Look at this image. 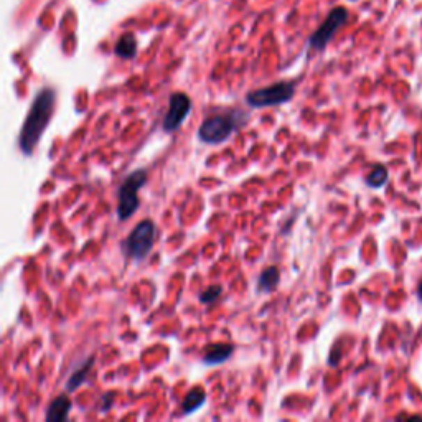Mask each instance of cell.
<instances>
[{
    "label": "cell",
    "instance_id": "obj_14",
    "mask_svg": "<svg viewBox=\"0 0 422 422\" xmlns=\"http://www.w3.org/2000/svg\"><path fill=\"white\" fill-rule=\"evenodd\" d=\"M386 182H388V170H386L383 165H376V167L371 170V173L366 177L368 187L371 188L383 187Z\"/></svg>",
    "mask_w": 422,
    "mask_h": 422
},
{
    "label": "cell",
    "instance_id": "obj_1",
    "mask_svg": "<svg viewBox=\"0 0 422 422\" xmlns=\"http://www.w3.org/2000/svg\"><path fill=\"white\" fill-rule=\"evenodd\" d=\"M55 104L56 93L53 88H43L35 96L19 136V147L24 155H31L33 150L37 149L43 132L50 125L52 116L55 112Z\"/></svg>",
    "mask_w": 422,
    "mask_h": 422
},
{
    "label": "cell",
    "instance_id": "obj_13",
    "mask_svg": "<svg viewBox=\"0 0 422 422\" xmlns=\"http://www.w3.org/2000/svg\"><path fill=\"white\" fill-rule=\"evenodd\" d=\"M206 403V393L203 388H193L190 393L187 394L185 401L182 404V411L185 416L193 414L195 411H198L201 406Z\"/></svg>",
    "mask_w": 422,
    "mask_h": 422
},
{
    "label": "cell",
    "instance_id": "obj_10",
    "mask_svg": "<svg viewBox=\"0 0 422 422\" xmlns=\"http://www.w3.org/2000/svg\"><path fill=\"white\" fill-rule=\"evenodd\" d=\"M114 55L123 58V60H132L137 55V38L136 35L127 31L118 40L114 47Z\"/></svg>",
    "mask_w": 422,
    "mask_h": 422
},
{
    "label": "cell",
    "instance_id": "obj_6",
    "mask_svg": "<svg viewBox=\"0 0 422 422\" xmlns=\"http://www.w3.org/2000/svg\"><path fill=\"white\" fill-rule=\"evenodd\" d=\"M348 20V10L345 7H336L331 10L327 19L323 20V24L313 31L308 38V48L317 52H323L327 48V45L330 43V40L335 37V33L342 26L347 24Z\"/></svg>",
    "mask_w": 422,
    "mask_h": 422
},
{
    "label": "cell",
    "instance_id": "obj_3",
    "mask_svg": "<svg viewBox=\"0 0 422 422\" xmlns=\"http://www.w3.org/2000/svg\"><path fill=\"white\" fill-rule=\"evenodd\" d=\"M147 182V170L137 169L134 170L124 178L120 183L118 192V218L120 221H127L129 218L134 217V213L141 206V200H139V192L146 185Z\"/></svg>",
    "mask_w": 422,
    "mask_h": 422
},
{
    "label": "cell",
    "instance_id": "obj_5",
    "mask_svg": "<svg viewBox=\"0 0 422 422\" xmlns=\"http://www.w3.org/2000/svg\"><path fill=\"white\" fill-rule=\"evenodd\" d=\"M295 94V83L290 81H281V83L271 84L267 88L256 89L253 93H248L246 96V104L253 109H263V107L281 106L289 102Z\"/></svg>",
    "mask_w": 422,
    "mask_h": 422
},
{
    "label": "cell",
    "instance_id": "obj_12",
    "mask_svg": "<svg viewBox=\"0 0 422 422\" xmlns=\"http://www.w3.org/2000/svg\"><path fill=\"white\" fill-rule=\"evenodd\" d=\"M281 281V271L277 266H269L259 274L258 279V290L259 292H272L279 286Z\"/></svg>",
    "mask_w": 422,
    "mask_h": 422
},
{
    "label": "cell",
    "instance_id": "obj_15",
    "mask_svg": "<svg viewBox=\"0 0 422 422\" xmlns=\"http://www.w3.org/2000/svg\"><path fill=\"white\" fill-rule=\"evenodd\" d=\"M221 294H223V287L221 286L208 287V289H206L203 294L200 295V300H201V304H206V305L214 304L219 297H221Z\"/></svg>",
    "mask_w": 422,
    "mask_h": 422
},
{
    "label": "cell",
    "instance_id": "obj_9",
    "mask_svg": "<svg viewBox=\"0 0 422 422\" xmlns=\"http://www.w3.org/2000/svg\"><path fill=\"white\" fill-rule=\"evenodd\" d=\"M71 407H73L71 399L66 396V394H61V396H58L56 399H53V401L50 403L45 419H47L48 422H61V421L68 419Z\"/></svg>",
    "mask_w": 422,
    "mask_h": 422
},
{
    "label": "cell",
    "instance_id": "obj_2",
    "mask_svg": "<svg viewBox=\"0 0 422 422\" xmlns=\"http://www.w3.org/2000/svg\"><path fill=\"white\" fill-rule=\"evenodd\" d=\"M246 123H248V114L242 111H231L213 116V118L203 120V124L200 125L198 139L203 143L218 146V143L228 141L233 136V132L240 131Z\"/></svg>",
    "mask_w": 422,
    "mask_h": 422
},
{
    "label": "cell",
    "instance_id": "obj_7",
    "mask_svg": "<svg viewBox=\"0 0 422 422\" xmlns=\"http://www.w3.org/2000/svg\"><path fill=\"white\" fill-rule=\"evenodd\" d=\"M192 112V100L185 93H173L169 100V109L165 114L162 129L165 132H175L182 127Z\"/></svg>",
    "mask_w": 422,
    "mask_h": 422
},
{
    "label": "cell",
    "instance_id": "obj_4",
    "mask_svg": "<svg viewBox=\"0 0 422 422\" xmlns=\"http://www.w3.org/2000/svg\"><path fill=\"white\" fill-rule=\"evenodd\" d=\"M155 233L157 228L152 219H143V221L139 223L123 242V251L125 256L137 263L143 261L154 248Z\"/></svg>",
    "mask_w": 422,
    "mask_h": 422
},
{
    "label": "cell",
    "instance_id": "obj_11",
    "mask_svg": "<svg viewBox=\"0 0 422 422\" xmlns=\"http://www.w3.org/2000/svg\"><path fill=\"white\" fill-rule=\"evenodd\" d=\"M94 365V358L89 357L86 361L81 365L78 370H76L73 375L70 376L68 383H66V391L68 393H75L79 386H83L86 381L89 380V373H91V368Z\"/></svg>",
    "mask_w": 422,
    "mask_h": 422
},
{
    "label": "cell",
    "instance_id": "obj_17",
    "mask_svg": "<svg viewBox=\"0 0 422 422\" xmlns=\"http://www.w3.org/2000/svg\"><path fill=\"white\" fill-rule=\"evenodd\" d=\"M350 2H357V0H350Z\"/></svg>",
    "mask_w": 422,
    "mask_h": 422
},
{
    "label": "cell",
    "instance_id": "obj_8",
    "mask_svg": "<svg viewBox=\"0 0 422 422\" xmlns=\"http://www.w3.org/2000/svg\"><path fill=\"white\" fill-rule=\"evenodd\" d=\"M235 352V347L228 343H213L206 348V352L201 358V361L208 366H218L223 365L224 361L230 360V357Z\"/></svg>",
    "mask_w": 422,
    "mask_h": 422
},
{
    "label": "cell",
    "instance_id": "obj_16",
    "mask_svg": "<svg viewBox=\"0 0 422 422\" xmlns=\"http://www.w3.org/2000/svg\"><path fill=\"white\" fill-rule=\"evenodd\" d=\"M417 297H419V300L422 302V279L419 282V286H417Z\"/></svg>",
    "mask_w": 422,
    "mask_h": 422
}]
</instances>
